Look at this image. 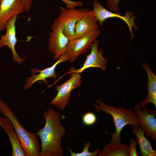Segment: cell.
Masks as SVG:
<instances>
[{
    "instance_id": "cell-1",
    "label": "cell",
    "mask_w": 156,
    "mask_h": 156,
    "mask_svg": "<svg viewBox=\"0 0 156 156\" xmlns=\"http://www.w3.org/2000/svg\"><path fill=\"white\" fill-rule=\"evenodd\" d=\"M43 116L45 125L36 133L41 140L40 156H63L62 140L66 130L61 123L60 114L54 109L49 108Z\"/></svg>"
},
{
    "instance_id": "cell-2",
    "label": "cell",
    "mask_w": 156,
    "mask_h": 156,
    "mask_svg": "<svg viewBox=\"0 0 156 156\" xmlns=\"http://www.w3.org/2000/svg\"><path fill=\"white\" fill-rule=\"evenodd\" d=\"M95 102L98 105L93 103L92 105L95 111L98 112L102 111L109 114L113 118L115 131L114 133H111L112 138L110 143L114 144L121 143L120 133L126 125H140L139 121L133 109H126L121 106L117 107L108 105L104 102L101 97Z\"/></svg>"
},
{
    "instance_id": "cell-3",
    "label": "cell",
    "mask_w": 156,
    "mask_h": 156,
    "mask_svg": "<svg viewBox=\"0 0 156 156\" xmlns=\"http://www.w3.org/2000/svg\"><path fill=\"white\" fill-rule=\"evenodd\" d=\"M0 111L12 122L25 156H40V147L36 134L26 130L19 122L11 107L0 98Z\"/></svg>"
},
{
    "instance_id": "cell-4",
    "label": "cell",
    "mask_w": 156,
    "mask_h": 156,
    "mask_svg": "<svg viewBox=\"0 0 156 156\" xmlns=\"http://www.w3.org/2000/svg\"><path fill=\"white\" fill-rule=\"evenodd\" d=\"M70 74L71 77L69 79L62 84L55 87L54 89L57 92V94L49 104L63 111L69 103L71 97V92L80 86L82 81L81 74L76 73Z\"/></svg>"
},
{
    "instance_id": "cell-5",
    "label": "cell",
    "mask_w": 156,
    "mask_h": 156,
    "mask_svg": "<svg viewBox=\"0 0 156 156\" xmlns=\"http://www.w3.org/2000/svg\"><path fill=\"white\" fill-rule=\"evenodd\" d=\"M101 33V31L98 29L89 32L80 38L70 40L66 53L69 56L70 61L73 62L80 55L87 53Z\"/></svg>"
},
{
    "instance_id": "cell-6",
    "label": "cell",
    "mask_w": 156,
    "mask_h": 156,
    "mask_svg": "<svg viewBox=\"0 0 156 156\" xmlns=\"http://www.w3.org/2000/svg\"><path fill=\"white\" fill-rule=\"evenodd\" d=\"M93 6L92 10L99 25L102 26L104 21L109 18L116 17L120 18L124 21L128 26L131 34V39L134 37L133 29H137L138 27L135 25L134 21L136 16H135L134 14L132 12L127 10L124 16H122L121 13H116L106 9L101 5L98 0H94Z\"/></svg>"
},
{
    "instance_id": "cell-7",
    "label": "cell",
    "mask_w": 156,
    "mask_h": 156,
    "mask_svg": "<svg viewBox=\"0 0 156 156\" xmlns=\"http://www.w3.org/2000/svg\"><path fill=\"white\" fill-rule=\"evenodd\" d=\"M134 112L138 120L140 126L147 136L154 142L156 140V111L153 108L146 107L141 108L138 103L133 107Z\"/></svg>"
},
{
    "instance_id": "cell-8",
    "label": "cell",
    "mask_w": 156,
    "mask_h": 156,
    "mask_svg": "<svg viewBox=\"0 0 156 156\" xmlns=\"http://www.w3.org/2000/svg\"><path fill=\"white\" fill-rule=\"evenodd\" d=\"M69 40L64 34L60 25L56 19H55L51 26L48 41V48L54 54L53 60L59 58L66 53Z\"/></svg>"
},
{
    "instance_id": "cell-9",
    "label": "cell",
    "mask_w": 156,
    "mask_h": 156,
    "mask_svg": "<svg viewBox=\"0 0 156 156\" xmlns=\"http://www.w3.org/2000/svg\"><path fill=\"white\" fill-rule=\"evenodd\" d=\"M60 14L56 19L61 25L64 34L69 40L75 39V26L81 17L82 9H67L60 7Z\"/></svg>"
},
{
    "instance_id": "cell-10",
    "label": "cell",
    "mask_w": 156,
    "mask_h": 156,
    "mask_svg": "<svg viewBox=\"0 0 156 156\" xmlns=\"http://www.w3.org/2000/svg\"><path fill=\"white\" fill-rule=\"evenodd\" d=\"M66 61H70V59L68 55L65 53L50 67L42 70L36 68H32L31 70V75L30 77L26 78L25 84L23 86L24 89H29L35 83L39 81H42L47 84L48 83L46 79L47 78H52L54 79H56L57 76L55 71L56 66L59 63Z\"/></svg>"
},
{
    "instance_id": "cell-11",
    "label": "cell",
    "mask_w": 156,
    "mask_h": 156,
    "mask_svg": "<svg viewBox=\"0 0 156 156\" xmlns=\"http://www.w3.org/2000/svg\"><path fill=\"white\" fill-rule=\"evenodd\" d=\"M18 18V15H16L8 21L5 28L6 33L0 37V48L5 46L8 47L13 55V61L18 62L19 64H21L26 60V57L21 58L17 53L15 49V45L18 41L16 36L15 23Z\"/></svg>"
},
{
    "instance_id": "cell-12",
    "label": "cell",
    "mask_w": 156,
    "mask_h": 156,
    "mask_svg": "<svg viewBox=\"0 0 156 156\" xmlns=\"http://www.w3.org/2000/svg\"><path fill=\"white\" fill-rule=\"evenodd\" d=\"M99 43L98 40L96 39L94 41L90 48L91 52L87 56L86 60L81 67L75 69L72 67L64 75L72 73L81 74L85 70L91 67L100 68L103 71L106 70L107 60L103 57L102 50H98Z\"/></svg>"
},
{
    "instance_id": "cell-13",
    "label": "cell",
    "mask_w": 156,
    "mask_h": 156,
    "mask_svg": "<svg viewBox=\"0 0 156 156\" xmlns=\"http://www.w3.org/2000/svg\"><path fill=\"white\" fill-rule=\"evenodd\" d=\"M24 12L23 0H2L0 3V32L13 16Z\"/></svg>"
},
{
    "instance_id": "cell-14",
    "label": "cell",
    "mask_w": 156,
    "mask_h": 156,
    "mask_svg": "<svg viewBox=\"0 0 156 156\" xmlns=\"http://www.w3.org/2000/svg\"><path fill=\"white\" fill-rule=\"evenodd\" d=\"M98 28V22L93 11L86 8L82 9L81 18L75 26V39L80 38Z\"/></svg>"
},
{
    "instance_id": "cell-15",
    "label": "cell",
    "mask_w": 156,
    "mask_h": 156,
    "mask_svg": "<svg viewBox=\"0 0 156 156\" xmlns=\"http://www.w3.org/2000/svg\"><path fill=\"white\" fill-rule=\"evenodd\" d=\"M0 126L8 135L12 149L11 156H25L18 136L14 129L13 125L8 118L0 116Z\"/></svg>"
},
{
    "instance_id": "cell-16",
    "label": "cell",
    "mask_w": 156,
    "mask_h": 156,
    "mask_svg": "<svg viewBox=\"0 0 156 156\" xmlns=\"http://www.w3.org/2000/svg\"><path fill=\"white\" fill-rule=\"evenodd\" d=\"M142 67L146 71L148 75L146 82L148 90L147 97L138 104L142 108L146 107L150 103H153L156 107V76L153 73L149 65L145 63L142 64Z\"/></svg>"
},
{
    "instance_id": "cell-17",
    "label": "cell",
    "mask_w": 156,
    "mask_h": 156,
    "mask_svg": "<svg viewBox=\"0 0 156 156\" xmlns=\"http://www.w3.org/2000/svg\"><path fill=\"white\" fill-rule=\"evenodd\" d=\"M132 132L135 135L140 149V156H156L154 150L149 141L146 137L142 127L139 125L132 126Z\"/></svg>"
},
{
    "instance_id": "cell-18",
    "label": "cell",
    "mask_w": 156,
    "mask_h": 156,
    "mask_svg": "<svg viewBox=\"0 0 156 156\" xmlns=\"http://www.w3.org/2000/svg\"><path fill=\"white\" fill-rule=\"evenodd\" d=\"M129 147L121 143L114 144L109 143L104 146L99 156H129Z\"/></svg>"
},
{
    "instance_id": "cell-19",
    "label": "cell",
    "mask_w": 156,
    "mask_h": 156,
    "mask_svg": "<svg viewBox=\"0 0 156 156\" xmlns=\"http://www.w3.org/2000/svg\"><path fill=\"white\" fill-rule=\"evenodd\" d=\"M92 146L90 142H86L83 145V151L79 153H75L73 152L72 150L68 146L67 144L68 150L70 153L71 156H96L101 152V150L99 148H97L92 152L89 151V148Z\"/></svg>"
},
{
    "instance_id": "cell-20",
    "label": "cell",
    "mask_w": 156,
    "mask_h": 156,
    "mask_svg": "<svg viewBox=\"0 0 156 156\" xmlns=\"http://www.w3.org/2000/svg\"><path fill=\"white\" fill-rule=\"evenodd\" d=\"M96 120L95 114L92 112H88L85 114L82 118V121L85 125L90 126L93 125Z\"/></svg>"
},
{
    "instance_id": "cell-21",
    "label": "cell",
    "mask_w": 156,
    "mask_h": 156,
    "mask_svg": "<svg viewBox=\"0 0 156 156\" xmlns=\"http://www.w3.org/2000/svg\"><path fill=\"white\" fill-rule=\"evenodd\" d=\"M122 0H107L106 2L107 7L113 12L118 13V3Z\"/></svg>"
},
{
    "instance_id": "cell-22",
    "label": "cell",
    "mask_w": 156,
    "mask_h": 156,
    "mask_svg": "<svg viewBox=\"0 0 156 156\" xmlns=\"http://www.w3.org/2000/svg\"><path fill=\"white\" fill-rule=\"evenodd\" d=\"M130 143L129 156H137L138 155L136 148L137 141L134 138L129 140Z\"/></svg>"
},
{
    "instance_id": "cell-23",
    "label": "cell",
    "mask_w": 156,
    "mask_h": 156,
    "mask_svg": "<svg viewBox=\"0 0 156 156\" xmlns=\"http://www.w3.org/2000/svg\"><path fill=\"white\" fill-rule=\"evenodd\" d=\"M66 5L67 9L74 8L76 6H81L83 5V3L81 1H72L70 0H61Z\"/></svg>"
},
{
    "instance_id": "cell-24",
    "label": "cell",
    "mask_w": 156,
    "mask_h": 156,
    "mask_svg": "<svg viewBox=\"0 0 156 156\" xmlns=\"http://www.w3.org/2000/svg\"><path fill=\"white\" fill-rule=\"evenodd\" d=\"M24 8V12L29 11L33 3L32 0H23Z\"/></svg>"
},
{
    "instance_id": "cell-25",
    "label": "cell",
    "mask_w": 156,
    "mask_h": 156,
    "mask_svg": "<svg viewBox=\"0 0 156 156\" xmlns=\"http://www.w3.org/2000/svg\"><path fill=\"white\" fill-rule=\"evenodd\" d=\"M2 0H0V3L1 2V1H2Z\"/></svg>"
}]
</instances>
